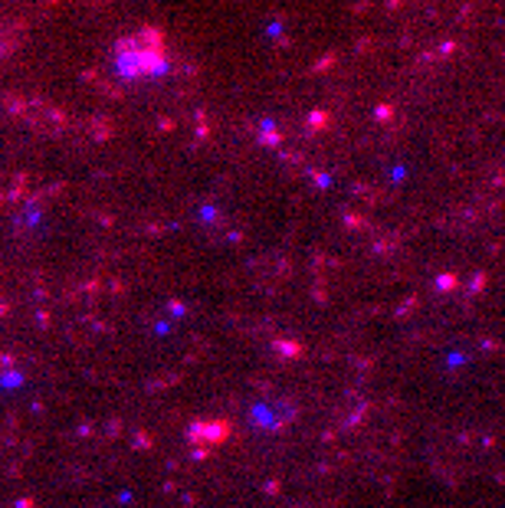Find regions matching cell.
Masks as SVG:
<instances>
[{"mask_svg":"<svg viewBox=\"0 0 505 508\" xmlns=\"http://www.w3.org/2000/svg\"><path fill=\"white\" fill-rule=\"evenodd\" d=\"M115 66L125 79H151L168 69V40L158 26H138L115 40Z\"/></svg>","mask_w":505,"mask_h":508,"instance_id":"obj_1","label":"cell"}]
</instances>
